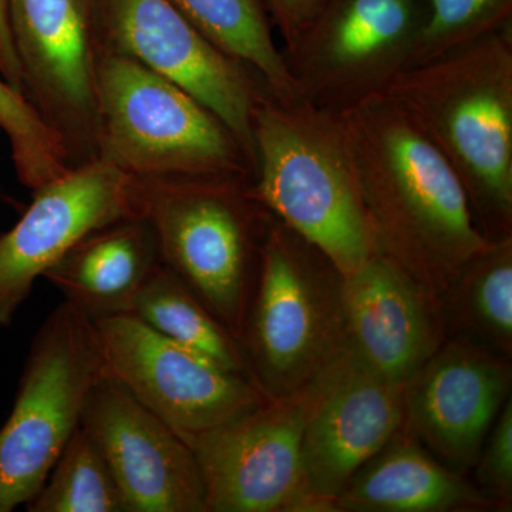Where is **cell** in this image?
I'll return each mask as SVG.
<instances>
[{
	"mask_svg": "<svg viewBox=\"0 0 512 512\" xmlns=\"http://www.w3.org/2000/svg\"><path fill=\"white\" fill-rule=\"evenodd\" d=\"M377 252L441 302L491 239L439 148L386 93L340 113Z\"/></svg>",
	"mask_w": 512,
	"mask_h": 512,
	"instance_id": "obj_1",
	"label": "cell"
},
{
	"mask_svg": "<svg viewBox=\"0 0 512 512\" xmlns=\"http://www.w3.org/2000/svg\"><path fill=\"white\" fill-rule=\"evenodd\" d=\"M443 308L463 335L511 357L512 235L493 239L464 266Z\"/></svg>",
	"mask_w": 512,
	"mask_h": 512,
	"instance_id": "obj_21",
	"label": "cell"
},
{
	"mask_svg": "<svg viewBox=\"0 0 512 512\" xmlns=\"http://www.w3.org/2000/svg\"><path fill=\"white\" fill-rule=\"evenodd\" d=\"M97 100V160L137 180H252L251 161L229 128L191 94L140 63L100 52Z\"/></svg>",
	"mask_w": 512,
	"mask_h": 512,
	"instance_id": "obj_5",
	"label": "cell"
},
{
	"mask_svg": "<svg viewBox=\"0 0 512 512\" xmlns=\"http://www.w3.org/2000/svg\"><path fill=\"white\" fill-rule=\"evenodd\" d=\"M302 467L311 512H333L350 478L404 427V384L346 348L306 386Z\"/></svg>",
	"mask_w": 512,
	"mask_h": 512,
	"instance_id": "obj_13",
	"label": "cell"
},
{
	"mask_svg": "<svg viewBox=\"0 0 512 512\" xmlns=\"http://www.w3.org/2000/svg\"><path fill=\"white\" fill-rule=\"evenodd\" d=\"M262 5L281 32L285 46L291 45L328 0H261Z\"/></svg>",
	"mask_w": 512,
	"mask_h": 512,
	"instance_id": "obj_27",
	"label": "cell"
},
{
	"mask_svg": "<svg viewBox=\"0 0 512 512\" xmlns=\"http://www.w3.org/2000/svg\"><path fill=\"white\" fill-rule=\"evenodd\" d=\"M0 76L19 93L25 94L22 70L10 35L6 0H0ZM26 96V94H25Z\"/></svg>",
	"mask_w": 512,
	"mask_h": 512,
	"instance_id": "obj_28",
	"label": "cell"
},
{
	"mask_svg": "<svg viewBox=\"0 0 512 512\" xmlns=\"http://www.w3.org/2000/svg\"><path fill=\"white\" fill-rule=\"evenodd\" d=\"M427 19L410 66L511 23L512 0H426Z\"/></svg>",
	"mask_w": 512,
	"mask_h": 512,
	"instance_id": "obj_25",
	"label": "cell"
},
{
	"mask_svg": "<svg viewBox=\"0 0 512 512\" xmlns=\"http://www.w3.org/2000/svg\"><path fill=\"white\" fill-rule=\"evenodd\" d=\"M421 0H328L284 46L301 99L343 113L407 69L427 19Z\"/></svg>",
	"mask_w": 512,
	"mask_h": 512,
	"instance_id": "obj_8",
	"label": "cell"
},
{
	"mask_svg": "<svg viewBox=\"0 0 512 512\" xmlns=\"http://www.w3.org/2000/svg\"><path fill=\"white\" fill-rule=\"evenodd\" d=\"M0 130L8 137L20 183L39 190L72 168L62 138L43 120L28 97L0 76Z\"/></svg>",
	"mask_w": 512,
	"mask_h": 512,
	"instance_id": "obj_24",
	"label": "cell"
},
{
	"mask_svg": "<svg viewBox=\"0 0 512 512\" xmlns=\"http://www.w3.org/2000/svg\"><path fill=\"white\" fill-rule=\"evenodd\" d=\"M156 237L144 218H128L80 239L43 275L90 319L130 313L160 264Z\"/></svg>",
	"mask_w": 512,
	"mask_h": 512,
	"instance_id": "obj_18",
	"label": "cell"
},
{
	"mask_svg": "<svg viewBox=\"0 0 512 512\" xmlns=\"http://www.w3.org/2000/svg\"><path fill=\"white\" fill-rule=\"evenodd\" d=\"M128 218H141L140 183L97 158L36 190L15 227L0 235V330L12 325L36 279L73 245Z\"/></svg>",
	"mask_w": 512,
	"mask_h": 512,
	"instance_id": "obj_14",
	"label": "cell"
},
{
	"mask_svg": "<svg viewBox=\"0 0 512 512\" xmlns=\"http://www.w3.org/2000/svg\"><path fill=\"white\" fill-rule=\"evenodd\" d=\"M26 507L29 512H128L106 457L82 424Z\"/></svg>",
	"mask_w": 512,
	"mask_h": 512,
	"instance_id": "obj_23",
	"label": "cell"
},
{
	"mask_svg": "<svg viewBox=\"0 0 512 512\" xmlns=\"http://www.w3.org/2000/svg\"><path fill=\"white\" fill-rule=\"evenodd\" d=\"M93 325L107 373L187 444L269 399L248 373L165 338L131 313Z\"/></svg>",
	"mask_w": 512,
	"mask_h": 512,
	"instance_id": "obj_9",
	"label": "cell"
},
{
	"mask_svg": "<svg viewBox=\"0 0 512 512\" xmlns=\"http://www.w3.org/2000/svg\"><path fill=\"white\" fill-rule=\"evenodd\" d=\"M342 306L349 348L397 384L446 340L441 302L380 252L342 278Z\"/></svg>",
	"mask_w": 512,
	"mask_h": 512,
	"instance_id": "obj_17",
	"label": "cell"
},
{
	"mask_svg": "<svg viewBox=\"0 0 512 512\" xmlns=\"http://www.w3.org/2000/svg\"><path fill=\"white\" fill-rule=\"evenodd\" d=\"M510 359L466 335L444 340L404 384V430L451 470L476 466L510 399Z\"/></svg>",
	"mask_w": 512,
	"mask_h": 512,
	"instance_id": "obj_15",
	"label": "cell"
},
{
	"mask_svg": "<svg viewBox=\"0 0 512 512\" xmlns=\"http://www.w3.org/2000/svg\"><path fill=\"white\" fill-rule=\"evenodd\" d=\"M222 53L255 74L272 96L301 99L261 0H170Z\"/></svg>",
	"mask_w": 512,
	"mask_h": 512,
	"instance_id": "obj_20",
	"label": "cell"
},
{
	"mask_svg": "<svg viewBox=\"0 0 512 512\" xmlns=\"http://www.w3.org/2000/svg\"><path fill=\"white\" fill-rule=\"evenodd\" d=\"M306 386L188 443L207 512H311L302 467Z\"/></svg>",
	"mask_w": 512,
	"mask_h": 512,
	"instance_id": "obj_12",
	"label": "cell"
},
{
	"mask_svg": "<svg viewBox=\"0 0 512 512\" xmlns=\"http://www.w3.org/2000/svg\"><path fill=\"white\" fill-rule=\"evenodd\" d=\"M252 200L335 266L342 278L377 254L342 116L265 92L254 111Z\"/></svg>",
	"mask_w": 512,
	"mask_h": 512,
	"instance_id": "obj_3",
	"label": "cell"
},
{
	"mask_svg": "<svg viewBox=\"0 0 512 512\" xmlns=\"http://www.w3.org/2000/svg\"><path fill=\"white\" fill-rule=\"evenodd\" d=\"M497 510L457 471L440 463L406 430L350 478L333 512H450Z\"/></svg>",
	"mask_w": 512,
	"mask_h": 512,
	"instance_id": "obj_19",
	"label": "cell"
},
{
	"mask_svg": "<svg viewBox=\"0 0 512 512\" xmlns=\"http://www.w3.org/2000/svg\"><path fill=\"white\" fill-rule=\"evenodd\" d=\"M100 52L128 57L204 104L237 137L255 168L254 111L266 90L170 0H94Z\"/></svg>",
	"mask_w": 512,
	"mask_h": 512,
	"instance_id": "obj_10",
	"label": "cell"
},
{
	"mask_svg": "<svg viewBox=\"0 0 512 512\" xmlns=\"http://www.w3.org/2000/svg\"><path fill=\"white\" fill-rule=\"evenodd\" d=\"M239 345L249 376L269 399L299 392L348 348L342 276L266 211Z\"/></svg>",
	"mask_w": 512,
	"mask_h": 512,
	"instance_id": "obj_4",
	"label": "cell"
},
{
	"mask_svg": "<svg viewBox=\"0 0 512 512\" xmlns=\"http://www.w3.org/2000/svg\"><path fill=\"white\" fill-rule=\"evenodd\" d=\"M106 375L93 320L63 302L36 333L12 412L0 427V512L36 497Z\"/></svg>",
	"mask_w": 512,
	"mask_h": 512,
	"instance_id": "obj_7",
	"label": "cell"
},
{
	"mask_svg": "<svg viewBox=\"0 0 512 512\" xmlns=\"http://www.w3.org/2000/svg\"><path fill=\"white\" fill-rule=\"evenodd\" d=\"M480 490L501 510L512 504V403L505 402L476 461Z\"/></svg>",
	"mask_w": 512,
	"mask_h": 512,
	"instance_id": "obj_26",
	"label": "cell"
},
{
	"mask_svg": "<svg viewBox=\"0 0 512 512\" xmlns=\"http://www.w3.org/2000/svg\"><path fill=\"white\" fill-rule=\"evenodd\" d=\"M119 484L128 512H207L191 447L107 373L82 417Z\"/></svg>",
	"mask_w": 512,
	"mask_h": 512,
	"instance_id": "obj_16",
	"label": "cell"
},
{
	"mask_svg": "<svg viewBox=\"0 0 512 512\" xmlns=\"http://www.w3.org/2000/svg\"><path fill=\"white\" fill-rule=\"evenodd\" d=\"M384 93L456 171L485 237H511L512 23L407 67Z\"/></svg>",
	"mask_w": 512,
	"mask_h": 512,
	"instance_id": "obj_2",
	"label": "cell"
},
{
	"mask_svg": "<svg viewBox=\"0 0 512 512\" xmlns=\"http://www.w3.org/2000/svg\"><path fill=\"white\" fill-rule=\"evenodd\" d=\"M6 8L26 97L62 138L72 167L96 160L94 0H6Z\"/></svg>",
	"mask_w": 512,
	"mask_h": 512,
	"instance_id": "obj_11",
	"label": "cell"
},
{
	"mask_svg": "<svg viewBox=\"0 0 512 512\" xmlns=\"http://www.w3.org/2000/svg\"><path fill=\"white\" fill-rule=\"evenodd\" d=\"M130 313L165 338L248 373L238 340L163 262L144 282Z\"/></svg>",
	"mask_w": 512,
	"mask_h": 512,
	"instance_id": "obj_22",
	"label": "cell"
},
{
	"mask_svg": "<svg viewBox=\"0 0 512 512\" xmlns=\"http://www.w3.org/2000/svg\"><path fill=\"white\" fill-rule=\"evenodd\" d=\"M247 178L138 180L141 218L153 229L161 262L218 322L241 339L264 231L265 211Z\"/></svg>",
	"mask_w": 512,
	"mask_h": 512,
	"instance_id": "obj_6",
	"label": "cell"
}]
</instances>
